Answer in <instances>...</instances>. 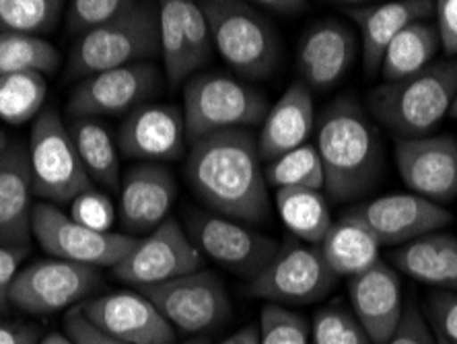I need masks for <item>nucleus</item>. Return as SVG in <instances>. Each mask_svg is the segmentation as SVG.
<instances>
[{"label": "nucleus", "mask_w": 457, "mask_h": 344, "mask_svg": "<svg viewBox=\"0 0 457 344\" xmlns=\"http://www.w3.org/2000/svg\"><path fill=\"white\" fill-rule=\"evenodd\" d=\"M435 19L443 54L457 58V0H436Z\"/></svg>", "instance_id": "nucleus-44"}, {"label": "nucleus", "mask_w": 457, "mask_h": 344, "mask_svg": "<svg viewBox=\"0 0 457 344\" xmlns=\"http://www.w3.org/2000/svg\"><path fill=\"white\" fill-rule=\"evenodd\" d=\"M214 50L245 79L270 77L280 63L282 44L270 19L241 0H203Z\"/></svg>", "instance_id": "nucleus-5"}, {"label": "nucleus", "mask_w": 457, "mask_h": 344, "mask_svg": "<svg viewBox=\"0 0 457 344\" xmlns=\"http://www.w3.org/2000/svg\"><path fill=\"white\" fill-rule=\"evenodd\" d=\"M130 4L132 0H72L66 6V29L80 38L122 15Z\"/></svg>", "instance_id": "nucleus-38"}, {"label": "nucleus", "mask_w": 457, "mask_h": 344, "mask_svg": "<svg viewBox=\"0 0 457 344\" xmlns=\"http://www.w3.org/2000/svg\"><path fill=\"white\" fill-rule=\"evenodd\" d=\"M27 157L33 181V194L50 205H71L80 192L89 190L93 181L87 175L72 143L69 126L56 107H44L33 120Z\"/></svg>", "instance_id": "nucleus-7"}, {"label": "nucleus", "mask_w": 457, "mask_h": 344, "mask_svg": "<svg viewBox=\"0 0 457 344\" xmlns=\"http://www.w3.org/2000/svg\"><path fill=\"white\" fill-rule=\"evenodd\" d=\"M258 6H262V11L277 13L282 17H297L309 9V4L303 0H262Z\"/></svg>", "instance_id": "nucleus-46"}, {"label": "nucleus", "mask_w": 457, "mask_h": 344, "mask_svg": "<svg viewBox=\"0 0 457 344\" xmlns=\"http://www.w3.org/2000/svg\"><path fill=\"white\" fill-rule=\"evenodd\" d=\"M328 266L332 268L338 279L342 276H359L379 262L381 244L353 214L342 213L338 221L332 222L330 231L318 246Z\"/></svg>", "instance_id": "nucleus-26"}, {"label": "nucleus", "mask_w": 457, "mask_h": 344, "mask_svg": "<svg viewBox=\"0 0 457 344\" xmlns=\"http://www.w3.org/2000/svg\"><path fill=\"white\" fill-rule=\"evenodd\" d=\"M33 181L27 147L0 138V246L29 248Z\"/></svg>", "instance_id": "nucleus-22"}, {"label": "nucleus", "mask_w": 457, "mask_h": 344, "mask_svg": "<svg viewBox=\"0 0 457 344\" xmlns=\"http://www.w3.org/2000/svg\"><path fill=\"white\" fill-rule=\"evenodd\" d=\"M184 112L171 104H143L118 130L120 153L143 161H176L186 153Z\"/></svg>", "instance_id": "nucleus-19"}, {"label": "nucleus", "mask_w": 457, "mask_h": 344, "mask_svg": "<svg viewBox=\"0 0 457 344\" xmlns=\"http://www.w3.org/2000/svg\"><path fill=\"white\" fill-rule=\"evenodd\" d=\"M395 165L416 197L436 205L457 197V140L453 137L398 138Z\"/></svg>", "instance_id": "nucleus-16"}, {"label": "nucleus", "mask_w": 457, "mask_h": 344, "mask_svg": "<svg viewBox=\"0 0 457 344\" xmlns=\"http://www.w3.org/2000/svg\"><path fill=\"white\" fill-rule=\"evenodd\" d=\"M328 192L334 202H351L371 190L383 172L378 126L353 96L336 97L315 122Z\"/></svg>", "instance_id": "nucleus-2"}, {"label": "nucleus", "mask_w": 457, "mask_h": 344, "mask_svg": "<svg viewBox=\"0 0 457 344\" xmlns=\"http://www.w3.org/2000/svg\"><path fill=\"white\" fill-rule=\"evenodd\" d=\"M203 268V252L179 225V221L170 217L149 235L138 238L132 252L112 271L126 285L145 289L198 273Z\"/></svg>", "instance_id": "nucleus-13"}, {"label": "nucleus", "mask_w": 457, "mask_h": 344, "mask_svg": "<svg viewBox=\"0 0 457 344\" xmlns=\"http://www.w3.org/2000/svg\"><path fill=\"white\" fill-rule=\"evenodd\" d=\"M62 56L48 39L37 36L0 33V77L19 72L54 74Z\"/></svg>", "instance_id": "nucleus-31"}, {"label": "nucleus", "mask_w": 457, "mask_h": 344, "mask_svg": "<svg viewBox=\"0 0 457 344\" xmlns=\"http://www.w3.org/2000/svg\"><path fill=\"white\" fill-rule=\"evenodd\" d=\"M315 107L312 89L301 80L288 85L282 97L268 110L258 137V153L262 161L274 159L309 143L315 132Z\"/></svg>", "instance_id": "nucleus-24"}, {"label": "nucleus", "mask_w": 457, "mask_h": 344, "mask_svg": "<svg viewBox=\"0 0 457 344\" xmlns=\"http://www.w3.org/2000/svg\"><path fill=\"white\" fill-rule=\"evenodd\" d=\"M184 221L187 235L200 252L250 281L270 264L280 249L277 239L203 208H187Z\"/></svg>", "instance_id": "nucleus-11"}, {"label": "nucleus", "mask_w": 457, "mask_h": 344, "mask_svg": "<svg viewBox=\"0 0 457 344\" xmlns=\"http://www.w3.org/2000/svg\"><path fill=\"white\" fill-rule=\"evenodd\" d=\"M277 208L288 231L312 246L321 244L334 222L330 205L320 190H309V188L277 190Z\"/></svg>", "instance_id": "nucleus-29"}, {"label": "nucleus", "mask_w": 457, "mask_h": 344, "mask_svg": "<svg viewBox=\"0 0 457 344\" xmlns=\"http://www.w3.org/2000/svg\"><path fill=\"white\" fill-rule=\"evenodd\" d=\"M345 13L359 25L362 39V66L367 74L381 69L383 54L408 25L428 21L435 15L431 0H394V3L346 6Z\"/></svg>", "instance_id": "nucleus-23"}, {"label": "nucleus", "mask_w": 457, "mask_h": 344, "mask_svg": "<svg viewBox=\"0 0 457 344\" xmlns=\"http://www.w3.org/2000/svg\"><path fill=\"white\" fill-rule=\"evenodd\" d=\"M71 219H75L83 227H89L99 233H112L113 225L118 221V211L113 206L112 198L104 190L91 186L89 190L80 192L71 202Z\"/></svg>", "instance_id": "nucleus-39"}, {"label": "nucleus", "mask_w": 457, "mask_h": 344, "mask_svg": "<svg viewBox=\"0 0 457 344\" xmlns=\"http://www.w3.org/2000/svg\"><path fill=\"white\" fill-rule=\"evenodd\" d=\"M449 113H452V116L457 120V97H455V101H453V105H452V110H449Z\"/></svg>", "instance_id": "nucleus-50"}, {"label": "nucleus", "mask_w": 457, "mask_h": 344, "mask_svg": "<svg viewBox=\"0 0 457 344\" xmlns=\"http://www.w3.org/2000/svg\"><path fill=\"white\" fill-rule=\"evenodd\" d=\"M260 344H312V330L303 315L266 303L260 314Z\"/></svg>", "instance_id": "nucleus-36"}, {"label": "nucleus", "mask_w": 457, "mask_h": 344, "mask_svg": "<svg viewBox=\"0 0 457 344\" xmlns=\"http://www.w3.org/2000/svg\"><path fill=\"white\" fill-rule=\"evenodd\" d=\"M258 138L247 130H223L194 140L184 178L211 213L260 225L270 217L268 184L262 172Z\"/></svg>", "instance_id": "nucleus-1"}, {"label": "nucleus", "mask_w": 457, "mask_h": 344, "mask_svg": "<svg viewBox=\"0 0 457 344\" xmlns=\"http://www.w3.org/2000/svg\"><path fill=\"white\" fill-rule=\"evenodd\" d=\"M369 227L381 246H404L422 235L435 233L453 221V214L416 194H387L345 211Z\"/></svg>", "instance_id": "nucleus-15"}, {"label": "nucleus", "mask_w": 457, "mask_h": 344, "mask_svg": "<svg viewBox=\"0 0 457 344\" xmlns=\"http://www.w3.org/2000/svg\"><path fill=\"white\" fill-rule=\"evenodd\" d=\"M268 99L258 89L225 72H200L184 85V120L187 140L223 130H245L264 122Z\"/></svg>", "instance_id": "nucleus-6"}, {"label": "nucleus", "mask_w": 457, "mask_h": 344, "mask_svg": "<svg viewBox=\"0 0 457 344\" xmlns=\"http://www.w3.org/2000/svg\"><path fill=\"white\" fill-rule=\"evenodd\" d=\"M181 23L186 33V54H187V71L190 77L211 63L214 44L211 36V27L198 3L192 0H181Z\"/></svg>", "instance_id": "nucleus-37"}, {"label": "nucleus", "mask_w": 457, "mask_h": 344, "mask_svg": "<svg viewBox=\"0 0 457 344\" xmlns=\"http://www.w3.org/2000/svg\"><path fill=\"white\" fill-rule=\"evenodd\" d=\"M348 297L356 320L373 344H387L404 314L400 274L379 260L369 271L348 281Z\"/></svg>", "instance_id": "nucleus-20"}, {"label": "nucleus", "mask_w": 457, "mask_h": 344, "mask_svg": "<svg viewBox=\"0 0 457 344\" xmlns=\"http://www.w3.org/2000/svg\"><path fill=\"white\" fill-rule=\"evenodd\" d=\"M161 72L151 63L128 64L80 80L69 99L71 118L128 116L159 96Z\"/></svg>", "instance_id": "nucleus-14"}, {"label": "nucleus", "mask_w": 457, "mask_h": 344, "mask_svg": "<svg viewBox=\"0 0 457 344\" xmlns=\"http://www.w3.org/2000/svg\"><path fill=\"white\" fill-rule=\"evenodd\" d=\"M439 33L436 27L428 21H419L408 25L404 31L398 33L392 44L387 46L381 60V77L386 83L408 79L412 74L427 69L435 63L439 52Z\"/></svg>", "instance_id": "nucleus-28"}, {"label": "nucleus", "mask_w": 457, "mask_h": 344, "mask_svg": "<svg viewBox=\"0 0 457 344\" xmlns=\"http://www.w3.org/2000/svg\"><path fill=\"white\" fill-rule=\"evenodd\" d=\"M266 184L277 190L285 188H309V190H324V165L315 145L307 143L295 151L274 159L264 172Z\"/></svg>", "instance_id": "nucleus-32"}, {"label": "nucleus", "mask_w": 457, "mask_h": 344, "mask_svg": "<svg viewBox=\"0 0 457 344\" xmlns=\"http://www.w3.org/2000/svg\"><path fill=\"white\" fill-rule=\"evenodd\" d=\"M312 344H373L353 309L334 301L313 315Z\"/></svg>", "instance_id": "nucleus-35"}, {"label": "nucleus", "mask_w": 457, "mask_h": 344, "mask_svg": "<svg viewBox=\"0 0 457 344\" xmlns=\"http://www.w3.org/2000/svg\"><path fill=\"white\" fill-rule=\"evenodd\" d=\"M118 219L126 235H149L165 219L178 198V181L167 167L138 164L126 170L120 181Z\"/></svg>", "instance_id": "nucleus-18"}, {"label": "nucleus", "mask_w": 457, "mask_h": 344, "mask_svg": "<svg viewBox=\"0 0 457 344\" xmlns=\"http://www.w3.org/2000/svg\"><path fill=\"white\" fill-rule=\"evenodd\" d=\"M387 344H439L436 336L433 332L431 323L425 320V315L420 314V309L410 303L404 307L402 314L400 326L395 330L392 339Z\"/></svg>", "instance_id": "nucleus-41"}, {"label": "nucleus", "mask_w": 457, "mask_h": 344, "mask_svg": "<svg viewBox=\"0 0 457 344\" xmlns=\"http://www.w3.org/2000/svg\"><path fill=\"white\" fill-rule=\"evenodd\" d=\"M428 323L447 344H457V293L433 291L427 299Z\"/></svg>", "instance_id": "nucleus-40"}, {"label": "nucleus", "mask_w": 457, "mask_h": 344, "mask_svg": "<svg viewBox=\"0 0 457 344\" xmlns=\"http://www.w3.org/2000/svg\"><path fill=\"white\" fill-rule=\"evenodd\" d=\"M102 287L97 268L58 258L23 266L11 285V307L31 315L69 312Z\"/></svg>", "instance_id": "nucleus-10"}, {"label": "nucleus", "mask_w": 457, "mask_h": 344, "mask_svg": "<svg viewBox=\"0 0 457 344\" xmlns=\"http://www.w3.org/2000/svg\"><path fill=\"white\" fill-rule=\"evenodd\" d=\"M336 282L338 276L318 246L288 239L270 264L247 282V295L280 307L309 306L324 299Z\"/></svg>", "instance_id": "nucleus-9"}, {"label": "nucleus", "mask_w": 457, "mask_h": 344, "mask_svg": "<svg viewBox=\"0 0 457 344\" xmlns=\"http://www.w3.org/2000/svg\"><path fill=\"white\" fill-rule=\"evenodd\" d=\"M159 44L163 72L170 87H179L190 79L186 54V33L181 23V0L159 3Z\"/></svg>", "instance_id": "nucleus-34"}, {"label": "nucleus", "mask_w": 457, "mask_h": 344, "mask_svg": "<svg viewBox=\"0 0 457 344\" xmlns=\"http://www.w3.org/2000/svg\"><path fill=\"white\" fill-rule=\"evenodd\" d=\"M64 334L75 344H128L116 336L104 332L96 323L89 322L80 312L79 306L72 307L64 315Z\"/></svg>", "instance_id": "nucleus-42"}, {"label": "nucleus", "mask_w": 457, "mask_h": 344, "mask_svg": "<svg viewBox=\"0 0 457 344\" xmlns=\"http://www.w3.org/2000/svg\"><path fill=\"white\" fill-rule=\"evenodd\" d=\"M457 97V58L435 60L412 77L383 83L369 93V110L400 138L427 137Z\"/></svg>", "instance_id": "nucleus-3"}, {"label": "nucleus", "mask_w": 457, "mask_h": 344, "mask_svg": "<svg viewBox=\"0 0 457 344\" xmlns=\"http://www.w3.org/2000/svg\"><path fill=\"white\" fill-rule=\"evenodd\" d=\"M179 344H212V342H211V339H208V336H196V339H190V340L179 342Z\"/></svg>", "instance_id": "nucleus-49"}, {"label": "nucleus", "mask_w": 457, "mask_h": 344, "mask_svg": "<svg viewBox=\"0 0 457 344\" xmlns=\"http://www.w3.org/2000/svg\"><path fill=\"white\" fill-rule=\"evenodd\" d=\"M219 344H260V328L258 326H245L237 330V332L228 336Z\"/></svg>", "instance_id": "nucleus-47"}, {"label": "nucleus", "mask_w": 457, "mask_h": 344, "mask_svg": "<svg viewBox=\"0 0 457 344\" xmlns=\"http://www.w3.org/2000/svg\"><path fill=\"white\" fill-rule=\"evenodd\" d=\"M48 80L39 72H19L0 77V120L21 126L36 120L46 107Z\"/></svg>", "instance_id": "nucleus-30"}, {"label": "nucleus", "mask_w": 457, "mask_h": 344, "mask_svg": "<svg viewBox=\"0 0 457 344\" xmlns=\"http://www.w3.org/2000/svg\"><path fill=\"white\" fill-rule=\"evenodd\" d=\"M356 58V38L351 27L338 21H318L303 33L297 66L301 83L309 89H332L351 71Z\"/></svg>", "instance_id": "nucleus-21"}, {"label": "nucleus", "mask_w": 457, "mask_h": 344, "mask_svg": "<svg viewBox=\"0 0 457 344\" xmlns=\"http://www.w3.org/2000/svg\"><path fill=\"white\" fill-rule=\"evenodd\" d=\"M89 322L128 344H173L176 328L143 293L118 291L93 297L79 306Z\"/></svg>", "instance_id": "nucleus-17"}, {"label": "nucleus", "mask_w": 457, "mask_h": 344, "mask_svg": "<svg viewBox=\"0 0 457 344\" xmlns=\"http://www.w3.org/2000/svg\"><path fill=\"white\" fill-rule=\"evenodd\" d=\"M436 336V334H435ZM436 342H439V344H447L445 340H443V339H439V336H436Z\"/></svg>", "instance_id": "nucleus-51"}, {"label": "nucleus", "mask_w": 457, "mask_h": 344, "mask_svg": "<svg viewBox=\"0 0 457 344\" xmlns=\"http://www.w3.org/2000/svg\"><path fill=\"white\" fill-rule=\"evenodd\" d=\"M29 254V248H6L0 246V315L11 312V285L21 271V264Z\"/></svg>", "instance_id": "nucleus-43"}, {"label": "nucleus", "mask_w": 457, "mask_h": 344, "mask_svg": "<svg viewBox=\"0 0 457 344\" xmlns=\"http://www.w3.org/2000/svg\"><path fill=\"white\" fill-rule=\"evenodd\" d=\"M31 235L52 258L91 268H116L138 244V238L132 235L99 233L83 227L62 208L44 200L33 205Z\"/></svg>", "instance_id": "nucleus-8"}, {"label": "nucleus", "mask_w": 457, "mask_h": 344, "mask_svg": "<svg viewBox=\"0 0 457 344\" xmlns=\"http://www.w3.org/2000/svg\"><path fill=\"white\" fill-rule=\"evenodd\" d=\"M62 0H0V33L37 36L58 27Z\"/></svg>", "instance_id": "nucleus-33"}, {"label": "nucleus", "mask_w": 457, "mask_h": 344, "mask_svg": "<svg viewBox=\"0 0 457 344\" xmlns=\"http://www.w3.org/2000/svg\"><path fill=\"white\" fill-rule=\"evenodd\" d=\"M154 56H161L159 3L132 0L122 15L77 38L69 54L66 77L85 80L93 74L146 63Z\"/></svg>", "instance_id": "nucleus-4"}, {"label": "nucleus", "mask_w": 457, "mask_h": 344, "mask_svg": "<svg viewBox=\"0 0 457 344\" xmlns=\"http://www.w3.org/2000/svg\"><path fill=\"white\" fill-rule=\"evenodd\" d=\"M39 344H75V342H72L64 332L62 334H60V332H50V334H46L42 340H39Z\"/></svg>", "instance_id": "nucleus-48"}, {"label": "nucleus", "mask_w": 457, "mask_h": 344, "mask_svg": "<svg viewBox=\"0 0 457 344\" xmlns=\"http://www.w3.org/2000/svg\"><path fill=\"white\" fill-rule=\"evenodd\" d=\"M39 340H42V334L37 326L0 315V344H39Z\"/></svg>", "instance_id": "nucleus-45"}, {"label": "nucleus", "mask_w": 457, "mask_h": 344, "mask_svg": "<svg viewBox=\"0 0 457 344\" xmlns=\"http://www.w3.org/2000/svg\"><path fill=\"white\" fill-rule=\"evenodd\" d=\"M138 291L153 301L176 332L204 334L223 326L231 315V299L223 281L204 268Z\"/></svg>", "instance_id": "nucleus-12"}, {"label": "nucleus", "mask_w": 457, "mask_h": 344, "mask_svg": "<svg viewBox=\"0 0 457 344\" xmlns=\"http://www.w3.org/2000/svg\"><path fill=\"white\" fill-rule=\"evenodd\" d=\"M72 143L93 184L120 190V148L107 126L97 118H72L69 124Z\"/></svg>", "instance_id": "nucleus-27"}, {"label": "nucleus", "mask_w": 457, "mask_h": 344, "mask_svg": "<svg viewBox=\"0 0 457 344\" xmlns=\"http://www.w3.org/2000/svg\"><path fill=\"white\" fill-rule=\"evenodd\" d=\"M395 271L435 287V291L457 293V238L435 231L395 248L389 254Z\"/></svg>", "instance_id": "nucleus-25"}]
</instances>
